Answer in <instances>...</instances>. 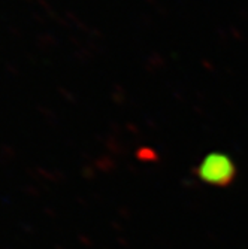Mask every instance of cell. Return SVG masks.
<instances>
[{
    "instance_id": "1",
    "label": "cell",
    "mask_w": 248,
    "mask_h": 249,
    "mask_svg": "<svg viewBox=\"0 0 248 249\" xmlns=\"http://www.w3.org/2000/svg\"><path fill=\"white\" fill-rule=\"evenodd\" d=\"M235 164L226 154L211 152L205 155L204 160L196 169L199 179L211 185H228L235 178Z\"/></svg>"
}]
</instances>
